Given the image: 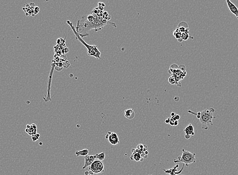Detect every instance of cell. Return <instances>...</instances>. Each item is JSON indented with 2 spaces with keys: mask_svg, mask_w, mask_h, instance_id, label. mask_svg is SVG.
I'll return each mask as SVG.
<instances>
[{
  "mask_svg": "<svg viewBox=\"0 0 238 175\" xmlns=\"http://www.w3.org/2000/svg\"><path fill=\"white\" fill-rule=\"evenodd\" d=\"M107 24L117 28L115 23L107 21L103 17L97 16V14L94 20L92 22L88 21L85 16H84L81 20L78 21L77 25L75 29L77 32L79 34L80 36L83 38L89 36V33L87 32L89 30L94 29L95 32H98Z\"/></svg>",
  "mask_w": 238,
  "mask_h": 175,
  "instance_id": "cell-1",
  "label": "cell"
},
{
  "mask_svg": "<svg viewBox=\"0 0 238 175\" xmlns=\"http://www.w3.org/2000/svg\"><path fill=\"white\" fill-rule=\"evenodd\" d=\"M184 132L185 134L189 135L192 136L194 135V128L192 124H189L184 129Z\"/></svg>",
  "mask_w": 238,
  "mask_h": 175,
  "instance_id": "cell-12",
  "label": "cell"
},
{
  "mask_svg": "<svg viewBox=\"0 0 238 175\" xmlns=\"http://www.w3.org/2000/svg\"></svg>",
  "mask_w": 238,
  "mask_h": 175,
  "instance_id": "cell-31",
  "label": "cell"
},
{
  "mask_svg": "<svg viewBox=\"0 0 238 175\" xmlns=\"http://www.w3.org/2000/svg\"><path fill=\"white\" fill-rule=\"evenodd\" d=\"M175 114L174 113V112H172V113L171 114V117H172V116H173L174 115H175Z\"/></svg>",
  "mask_w": 238,
  "mask_h": 175,
  "instance_id": "cell-26",
  "label": "cell"
},
{
  "mask_svg": "<svg viewBox=\"0 0 238 175\" xmlns=\"http://www.w3.org/2000/svg\"><path fill=\"white\" fill-rule=\"evenodd\" d=\"M215 111V109L211 107L206 108L201 111L199 120L203 129L207 130L208 129L209 126H213V120L214 118H215L213 114Z\"/></svg>",
  "mask_w": 238,
  "mask_h": 175,
  "instance_id": "cell-2",
  "label": "cell"
},
{
  "mask_svg": "<svg viewBox=\"0 0 238 175\" xmlns=\"http://www.w3.org/2000/svg\"><path fill=\"white\" fill-rule=\"evenodd\" d=\"M182 154L181 156H178L177 158L173 159V162L175 164L178 162H182L186 166L192 164H194L196 161V154L190 152L184 149H182Z\"/></svg>",
  "mask_w": 238,
  "mask_h": 175,
  "instance_id": "cell-4",
  "label": "cell"
},
{
  "mask_svg": "<svg viewBox=\"0 0 238 175\" xmlns=\"http://www.w3.org/2000/svg\"><path fill=\"white\" fill-rule=\"evenodd\" d=\"M95 155L96 156V159L100 161H103L105 157V154L103 152H102L100 153H96Z\"/></svg>",
  "mask_w": 238,
  "mask_h": 175,
  "instance_id": "cell-14",
  "label": "cell"
},
{
  "mask_svg": "<svg viewBox=\"0 0 238 175\" xmlns=\"http://www.w3.org/2000/svg\"><path fill=\"white\" fill-rule=\"evenodd\" d=\"M174 121L175 120H174L173 119H172V118H170V121L169 124L171 126H174Z\"/></svg>",
  "mask_w": 238,
  "mask_h": 175,
  "instance_id": "cell-18",
  "label": "cell"
},
{
  "mask_svg": "<svg viewBox=\"0 0 238 175\" xmlns=\"http://www.w3.org/2000/svg\"><path fill=\"white\" fill-rule=\"evenodd\" d=\"M171 118L173 119L174 120H178L180 118V116L179 115H178V114H175V115H174L173 116H172Z\"/></svg>",
  "mask_w": 238,
  "mask_h": 175,
  "instance_id": "cell-17",
  "label": "cell"
},
{
  "mask_svg": "<svg viewBox=\"0 0 238 175\" xmlns=\"http://www.w3.org/2000/svg\"><path fill=\"white\" fill-rule=\"evenodd\" d=\"M101 4H102V3H98V6H101Z\"/></svg>",
  "mask_w": 238,
  "mask_h": 175,
  "instance_id": "cell-28",
  "label": "cell"
},
{
  "mask_svg": "<svg viewBox=\"0 0 238 175\" xmlns=\"http://www.w3.org/2000/svg\"><path fill=\"white\" fill-rule=\"evenodd\" d=\"M40 134H35L33 136H32V140H33V141L34 142H36L37 140L39 139V138H40Z\"/></svg>",
  "mask_w": 238,
  "mask_h": 175,
  "instance_id": "cell-15",
  "label": "cell"
},
{
  "mask_svg": "<svg viewBox=\"0 0 238 175\" xmlns=\"http://www.w3.org/2000/svg\"><path fill=\"white\" fill-rule=\"evenodd\" d=\"M89 170L94 174L102 173L104 171L103 164L100 161L95 160L89 166Z\"/></svg>",
  "mask_w": 238,
  "mask_h": 175,
  "instance_id": "cell-5",
  "label": "cell"
},
{
  "mask_svg": "<svg viewBox=\"0 0 238 175\" xmlns=\"http://www.w3.org/2000/svg\"><path fill=\"white\" fill-rule=\"evenodd\" d=\"M151 175V174H150V175Z\"/></svg>",
  "mask_w": 238,
  "mask_h": 175,
  "instance_id": "cell-30",
  "label": "cell"
},
{
  "mask_svg": "<svg viewBox=\"0 0 238 175\" xmlns=\"http://www.w3.org/2000/svg\"><path fill=\"white\" fill-rule=\"evenodd\" d=\"M225 1L230 11L233 15H235L238 19V9L236 5L231 2V0H225Z\"/></svg>",
  "mask_w": 238,
  "mask_h": 175,
  "instance_id": "cell-8",
  "label": "cell"
},
{
  "mask_svg": "<svg viewBox=\"0 0 238 175\" xmlns=\"http://www.w3.org/2000/svg\"><path fill=\"white\" fill-rule=\"evenodd\" d=\"M174 100L175 101H176V102H178L179 100V97L178 96H176V97H175V98H174Z\"/></svg>",
  "mask_w": 238,
  "mask_h": 175,
  "instance_id": "cell-23",
  "label": "cell"
},
{
  "mask_svg": "<svg viewBox=\"0 0 238 175\" xmlns=\"http://www.w3.org/2000/svg\"><path fill=\"white\" fill-rule=\"evenodd\" d=\"M168 81H169V82L172 85L175 84V83H176V80H175V79L173 76H171L169 79Z\"/></svg>",
  "mask_w": 238,
  "mask_h": 175,
  "instance_id": "cell-16",
  "label": "cell"
},
{
  "mask_svg": "<svg viewBox=\"0 0 238 175\" xmlns=\"http://www.w3.org/2000/svg\"><path fill=\"white\" fill-rule=\"evenodd\" d=\"M94 174V173H93V172H92V171H91V170H90V171H89V174H90V175H93V174Z\"/></svg>",
  "mask_w": 238,
  "mask_h": 175,
  "instance_id": "cell-25",
  "label": "cell"
},
{
  "mask_svg": "<svg viewBox=\"0 0 238 175\" xmlns=\"http://www.w3.org/2000/svg\"><path fill=\"white\" fill-rule=\"evenodd\" d=\"M40 11V8L38 7H35V8H34V12H35V13H38Z\"/></svg>",
  "mask_w": 238,
  "mask_h": 175,
  "instance_id": "cell-19",
  "label": "cell"
},
{
  "mask_svg": "<svg viewBox=\"0 0 238 175\" xmlns=\"http://www.w3.org/2000/svg\"><path fill=\"white\" fill-rule=\"evenodd\" d=\"M89 174V172L88 171H86L85 172V175H88Z\"/></svg>",
  "mask_w": 238,
  "mask_h": 175,
  "instance_id": "cell-24",
  "label": "cell"
},
{
  "mask_svg": "<svg viewBox=\"0 0 238 175\" xmlns=\"http://www.w3.org/2000/svg\"><path fill=\"white\" fill-rule=\"evenodd\" d=\"M190 136H191L190 135L185 134V138L186 139H187V140H189V139L190 138Z\"/></svg>",
  "mask_w": 238,
  "mask_h": 175,
  "instance_id": "cell-20",
  "label": "cell"
},
{
  "mask_svg": "<svg viewBox=\"0 0 238 175\" xmlns=\"http://www.w3.org/2000/svg\"><path fill=\"white\" fill-rule=\"evenodd\" d=\"M125 116L128 119H133L135 116V113L132 108H128L125 110Z\"/></svg>",
  "mask_w": 238,
  "mask_h": 175,
  "instance_id": "cell-10",
  "label": "cell"
},
{
  "mask_svg": "<svg viewBox=\"0 0 238 175\" xmlns=\"http://www.w3.org/2000/svg\"><path fill=\"white\" fill-rule=\"evenodd\" d=\"M105 139L112 145H116L120 143L118 135L114 132H108L105 135Z\"/></svg>",
  "mask_w": 238,
  "mask_h": 175,
  "instance_id": "cell-6",
  "label": "cell"
},
{
  "mask_svg": "<svg viewBox=\"0 0 238 175\" xmlns=\"http://www.w3.org/2000/svg\"><path fill=\"white\" fill-rule=\"evenodd\" d=\"M170 121V118H168L165 120V123H169Z\"/></svg>",
  "mask_w": 238,
  "mask_h": 175,
  "instance_id": "cell-21",
  "label": "cell"
},
{
  "mask_svg": "<svg viewBox=\"0 0 238 175\" xmlns=\"http://www.w3.org/2000/svg\"><path fill=\"white\" fill-rule=\"evenodd\" d=\"M85 164L83 167V169H85L90 166L96 159L95 155H87L84 156Z\"/></svg>",
  "mask_w": 238,
  "mask_h": 175,
  "instance_id": "cell-7",
  "label": "cell"
},
{
  "mask_svg": "<svg viewBox=\"0 0 238 175\" xmlns=\"http://www.w3.org/2000/svg\"><path fill=\"white\" fill-rule=\"evenodd\" d=\"M67 22H68V24H69L70 26H71V28H72V29L73 30V33H75V35H76V36L77 37V38H78V40H79L82 43V44L83 45H84L85 46V47L87 48L88 55L94 57L96 58H97V59H100V55H101V53L99 51V50L98 49H97V46H94V45L91 46V45H89L87 44L82 39V38L80 36L79 34L77 32V31L76 30L75 28H74L73 26V25L72 23L71 22H70L69 21H68V20L67 21Z\"/></svg>",
  "mask_w": 238,
  "mask_h": 175,
  "instance_id": "cell-3",
  "label": "cell"
},
{
  "mask_svg": "<svg viewBox=\"0 0 238 175\" xmlns=\"http://www.w3.org/2000/svg\"><path fill=\"white\" fill-rule=\"evenodd\" d=\"M101 6L103 7H105V4H103V3H102V4H101Z\"/></svg>",
  "mask_w": 238,
  "mask_h": 175,
  "instance_id": "cell-27",
  "label": "cell"
},
{
  "mask_svg": "<svg viewBox=\"0 0 238 175\" xmlns=\"http://www.w3.org/2000/svg\"><path fill=\"white\" fill-rule=\"evenodd\" d=\"M89 153V151L87 149H84L80 151H77L75 152V154L76 155V156L77 157H79L80 156H85L86 155H88Z\"/></svg>",
  "mask_w": 238,
  "mask_h": 175,
  "instance_id": "cell-13",
  "label": "cell"
},
{
  "mask_svg": "<svg viewBox=\"0 0 238 175\" xmlns=\"http://www.w3.org/2000/svg\"><path fill=\"white\" fill-rule=\"evenodd\" d=\"M25 132L28 133L29 135L32 136L35 134H37V129L36 125L35 124H33L32 125H28L25 129Z\"/></svg>",
  "mask_w": 238,
  "mask_h": 175,
  "instance_id": "cell-9",
  "label": "cell"
},
{
  "mask_svg": "<svg viewBox=\"0 0 238 175\" xmlns=\"http://www.w3.org/2000/svg\"><path fill=\"white\" fill-rule=\"evenodd\" d=\"M178 124V120H176L174 121V126H177Z\"/></svg>",
  "mask_w": 238,
  "mask_h": 175,
  "instance_id": "cell-22",
  "label": "cell"
},
{
  "mask_svg": "<svg viewBox=\"0 0 238 175\" xmlns=\"http://www.w3.org/2000/svg\"><path fill=\"white\" fill-rule=\"evenodd\" d=\"M130 159L132 161H142L144 158L141 154L137 152H133L130 156Z\"/></svg>",
  "mask_w": 238,
  "mask_h": 175,
  "instance_id": "cell-11",
  "label": "cell"
},
{
  "mask_svg": "<svg viewBox=\"0 0 238 175\" xmlns=\"http://www.w3.org/2000/svg\"><path fill=\"white\" fill-rule=\"evenodd\" d=\"M88 175H90V174H89Z\"/></svg>",
  "mask_w": 238,
  "mask_h": 175,
  "instance_id": "cell-29",
  "label": "cell"
}]
</instances>
